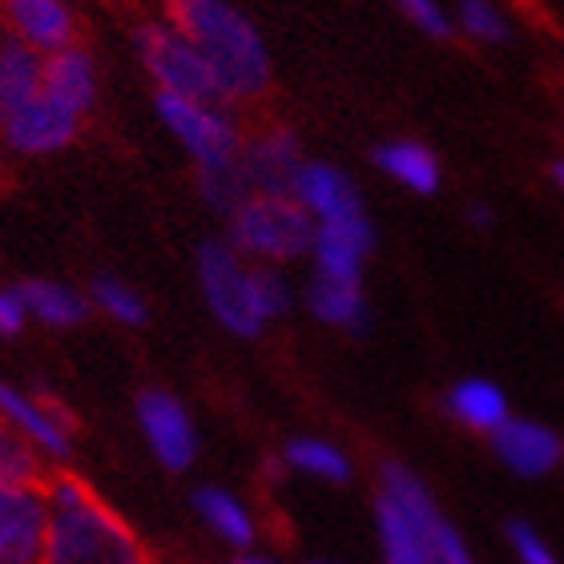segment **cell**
Wrapping results in <instances>:
<instances>
[{"mask_svg":"<svg viewBox=\"0 0 564 564\" xmlns=\"http://www.w3.org/2000/svg\"><path fill=\"white\" fill-rule=\"evenodd\" d=\"M235 564H271V561H254V556H242V561H235Z\"/></svg>","mask_w":564,"mask_h":564,"instance_id":"obj_36","label":"cell"},{"mask_svg":"<svg viewBox=\"0 0 564 564\" xmlns=\"http://www.w3.org/2000/svg\"><path fill=\"white\" fill-rule=\"evenodd\" d=\"M198 279H202V294H206V306L210 315L223 323L226 330H235L242 339H259L262 335V315L254 306V294H250V274L247 262L230 242H202L198 250Z\"/></svg>","mask_w":564,"mask_h":564,"instance_id":"obj_5","label":"cell"},{"mask_svg":"<svg viewBox=\"0 0 564 564\" xmlns=\"http://www.w3.org/2000/svg\"><path fill=\"white\" fill-rule=\"evenodd\" d=\"M247 274H250V294H254V306H259L262 323H271V318L291 311V291H286V282H282L279 271H271L267 262H254V267H247Z\"/></svg>","mask_w":564,"mask_h":564,"instance_id":"obj_28","label":"cell"},{"mask_svg":"<svg viewBox=\"0 0 564 564\" xmlns=\"http://www.w3.org/2000/svg\"><path fill=\"white\" fill-rule=\"evenodd\" d=\"M41 94L85 118L97 101V65L89 57V48L69 45L61 53H48L45 69H41Z\"/></svg>","mask_w":564,"mask_h":564,"instance_id":"obj_16","label":"cell"},{"mask_svg":"<svg viewBox=\"0 0 564 564\" xmlns=\"http://www.w3.org/2000/svg\"><path fill=\"white\" fill-rule=\"evenodd\" d=\"M444 408L452 420H459L471 432H496L508 420L505 391L488 383V379H464V383H456V388L447 391Z\"/></svg>","mask_w":564,"mask_h":564,"instance_id":"obj_21","label":"cell"},{"mask_svg":"<svg viewBox=\"0 0 564 564\" xmlns=\"http://www.w3.org/2000/svg\"><path fill=\"white\" fill-rule=\"evenodd\" d=\"M408 17H412V24H420L423 33L435 36V41H447L452 36V21L444 17V9L435 4V0H395Z\"/></svg>","mask_w":564,"mask_h":564,"instance_id":"obj_32","label":"cell"},{"mask_svg":"<svg viewBox=\"0 0 564 564\" xmlns=\"http://www.w3.org/2000/svg\"><path fill=\"white\" fill-rule=\"evenodd\" d=\"M158 118L198 158V165L230 162V158L242 153V130L218 106H206V101H194V97L158 94Z\"/></svg>","mask_w":564,"mask_h":564,"instance_id":"obj_7","label":"cell"},{"mask_svg":"<svg viewBox=\"0 0 564 564\" xmlns=\"http://www.w3.org/2000/svg\"><path fill=\"white\" fill-rule=\"evenodd\" d=\"M48 500L41 484H0V564H41Z\"/></svg>","mask_w":564,"mask_h":564,"instance_id":"obj_8","label":"cell"},{"mask_svg":"<svg viewBox=\"0 0 564 564\" xmlns=\"http://www.w3.org/2000/svg\"><path fill=\"white\" fill-rule=\"evenodd\" d=\"M138 423L145 440H150L153 456L162 459L170 471H186L198 456V432L194 420L170 391H141L138 395Z\"/></svg>","mask_w":564,"mask_h":564,"instance_id":"obj_11","label":"cell"},{"mask_svg":"<svg viewBox=\"0 0 564 564\" xmlns=\"http://www.w3.org/2000/svg\"><path fill=\"white\" fill-rule=\"evenodd\" d=\"M133 45H138V57H141V65H145V73L158 82V94L194 97V101H206V106H223L226 101L223 85H218V77H214V69H210V61L202 57L198 48L189 45L174 24H165V21L138 24Z\"/></svg>","mask_w":564,"mask_h":564,"instance_id":"obj_4","label":"cell"},{"mask_svg":"<svg viewBox=\"0 0 564 564\" xmlns=\"http://www.w3.org/2000/svg\"><path fill=\"white\" fill-rule=\"evenodd\" d=\"M376 247V230L367 223V214L359 218H343V223H318L315 226V271L330 274L343 282H364V262Z\"/></svg>","mask_w":564,"mask_h":564,"instance_id":"obj_13","label":"cell"},{"mask_svg":"<svg viewBox=\"0 0 564 564\" xmlns=\"http://www.w3.org/2000/svg\"><path fill=\"white\" fill-rule=\"evenodd\" d=\"M306 306L318 323H330V327H343L351 335H364L371 327V315H367V299H364V282H343L330 279V274H311L306 282Z\"/></svg>","mask_w":564,"mask_h":564,"instance_id":"obj_17","label":"cell"},{"mask_svg":"<svg viewBox=\"0 0 564 564\" xmlns=\"http://www.w3.org/2000/svg\"><path fill=\"white\" fill-rule=\"evenodd\" d=\"M376 520H379V541H383V556H388V564H432V553H427V532H432L435 520L415 524V520L408 517V512H403L388 492L379 496Z\"/></svg>","mask_w":564,"mask_h":564,"instance_id":"obj_20","label":"cell"},{"mask_svg":"<svg viewBox=\"0 0 564 564\" xmlns=\"http://www.w3.org/2000/svg\"><path fill=\"white\" fill-rule=\"evenodd\" d=\"M286 464L330 484L351 480V459L343 456L339 447H330L327 440H294V444L286 447Z\"/></svg>","mask_w":564,"mask_h":564,"instance_id":"obj_27","label":"cell"},{"mask_svg":"<svg viewBox=\"0 0 564 564\" xmlns=\"http://www.w3.org/2000/svg\"><path fill=\"white\" fill-rule=\"evenodd\" d=\"M198 189H202V198H206V206H214V210L226 214V218H230L238 206H247V202L254 198V186H250V177L238 158L218 162V165H198Z\"/></svg>","mask_w":564,"mask_h":564,"instance_id":"obj_24","label":"cell"},{"mask_svg":"<svg viewBox=\"0 0 564 564\" xmlns=\"http://www.w3.org/2000/svg\"><path fill=\"white\" fill-rule=\"evenodd\" d=\"M48 529L41 564H153L138 532L73 471H48Z\"/></svg>","mask_w":564,"mask_h":564,"instance_id":"obj_1","label":"cell"},{"mask_svg":"<svg viewBox=\"0 0 564 564\" xmlns=\"http://www.w3.org/2000/svg\"><path fill=\"white\" fill-rule=\"evenodd\" d=\"M89 306H97L101 315H109L121 327H141L145 323V299L133 291L130 282H121L118 274H97L89 282Z\"/></svg>","mask_w":564,"mask_h":564,"instance_id":"obj_25","label":"cell"},{"mask_svg":"<svg viewBox=\"0 0 564 564\" xmlns=\"http://www.w3.org/2000/svg\"><path fill=\"white\" fill-rule=\"evenodd\" d=\"M41 69L45 57L0 29V126L41 94Z\"/></svg>","mask_w":564,"mask_h":564,"instance_id":"obj_18","label":"cell"},{"mask_svg":"<svg viewBox=\"0 0 564 564\" xmlns=\"http://www.w3.org/2000/svg\"><path fill=\"white\" fill-rule=\"evenodd\" d=\"M492 447L517 476H544L564 456L561 435L553 427H541V423L532 420H512V415L492 432Z\"/></svg>","mask_w":564,"mask_h":564,"instance_id":"obj_15","label":"cell"},{"mask_svg":"<svg viewBox=\"0 0 564 564\" xmlns=\"http://www.w3.org/2000/svg\"><path fill=\"white\" fill-rule=\"evenodd\" d=\"M194 508H198V517L210 524L223 541H230L235 549H247L254 541V520L242 505H238L235 496L223 492V488H198L194 492Z\"/></svg>","mask_w":564,"mask_h":564,"instance_id":"obj_23","label":"cell"},{"mask_svg":"<svg viewBox=\"0 0 564 564\" xmlns=\"http://www.w3.org/2000/svg\"><path fill=\"white\" fill-rule=\"evenodd\" d=\"M82 121L85 118H77L73 109L57 106L53 97L36 94L33 101H24V106L0 126V141H4L12 153L45 158V153H61L65 145H73L77 133H82Z\"/></svg>","mask_w":564,"mask_h":564,"instance_id":"obj_10","label":"cell"},{"mask_svg":"<svg viewBox=\"0 0 564 564\" xmlns=\"http://www.w3.org/2000/svg\"><path fill=\"white\" fill-rule=\"evenodd\" d=\"M427 553H432V564H471L468 553H464V544H459L456 529H452L444 517L435 520L432 532H427Z\"/></svg>","mask_w":564,"mask_h":564,"instance_id":"obj_31","label":"cell"},{"mask_svg":"<svg viewBox=\"0 0 564 564\" xmlns=\"http://www.w3.org/2000/svg\"><path fill=\"white\" fill-rule=\"evenodd\" d=\"M24 327H29V306L17 286H4L0 291V339H17Z\"/></svg>","mask_w":564,"mask_h":564,"instance_id":"obj_33","label":"cell"},{"mask_svg":"<svg viewBox=\"0 0 564 564\" xmlns=\"http://www.w3.org/2000/svg\"><path fill=\"white\" fill-rule=\"evenodd\" d=\"M238 162L247 170L250 186L262 198H294V182L303 170V145L286 126H262L259 133L242 138Z\"/></svg>","mask_w":564,"mask_h":564,"instance_id":"obj_9","label":"cell"},{"mask_svg":"<svg viewBox=\"0 0 564 564\" xmlns=\"http://www.w3.org/2000/svg\"><path fill=\"white\" fill-rule=\"evenodd\" d=\"M0 29L48 57L73 45L77 21L65 0H0Z\"/></svg>","mask_w":564,"mask_h":564,"instance_id":"obj_12","label":"cell"},{"mask_svg":"<svg viewBox=\"0 0 564 564\" xmlns=\"http://www.w3.org/2000/svg\"><path fill=\"white\" fill-rule=\"evenodd\" d=\"M508 541H512V549H517L520 564H556L553 549L541 541V532H532L524 520H512L508 524Z\"/></svg>","mask_w":564,"mask_h":564,"instance_id":"obj_30","label":"cell"},{"mask_svg":"<svg viewBox=\"0 0 564 564\" xmlns=\"http://www.w3.org/2000/svg\"><path fill=\"white\" fill-rule=\"evenodd\" d=\"M376 165L400 186L415 194H435L440 189V158L420 141H388L376 150Z\"/></svg>","mask_w":564,"mask_h":564,"instance_id":"obj_22","label":"cell"},{"mask_svg":"<svg viewBox=\"0 0 564 564\" xmlns=\"http://www.w3.org/2000/svg\"><path fill=\"white\" fill-rule=\"evenodd\" d=\"M0 174H4V165H0Z\"/></svg>","mask_w":564,"mask_h":564,"instance_id":"obj_37","label":"cell"},{"mask_svg":"<svg viewBox=\"0 0 564 564\" xmlns=\"http://www.w3.org/2000/svg\"><path fill=\"white\" fill-rule=\"evenodd\" d=\"M459 24H464V33H471L476 41H488V45L508 41L505 17L488 0H459Z\"/></svg>","mask_w":564,"mask_h":564,"instance_id":"obj_29","label":"cell"},{"mask_svg":"<svg viewBox=\"0 0 564 564\" xmlns=\"http://www.w3.org/2000/svg\"><path fill=\"white\" fill-rule=\"evenodd\" d=\"M468 218H471V226H480V230H488V226H492V214L484 210V206H471Z\"/></svg>","mask_w":564,"mask_h":564,"instance_id":"obj_34","label":"cell"},{"mask_svg":"<svg viewBox=\"0 0 564 564\" xmlns=\"http://www.w3.org/2000/svg\"><path fill=\"white\" fill-rule=\"evenodd\" d=\"M553 182L564 189V162H556V165H553Z\"/></svg>","mask_w":564,"mask_h":564,"instance_id":"obj_35","label":"cell"},{"mask_svg":"<svg viewBox=\"0 0 564 564\" xmlns=\"http://www.w3.org/2000/svg\"><path fill=\"white\" fill-rule=\"evenodd\" d=\"M0 420L9 423L21 440H29L41 456L69 459L73 435H77V415L45 383H33L29 391H21L0 379Z\"/></svg>","mask_w":564,"mask_h":564,"instance_id":"obj_6","label":"cell"},{"mask_svg":"<svg viewBox=\"0 0 564 564\" xmlns=\"http://www.w3.org/2000/svg\"><path fill=\"white\" fill-rule=\"evenodd\" d=\"M45 456L0 420V484H41L45 488Z\"/></svg>","mask_w":564,"mask_h":564,"instance_id":"obj_26","label":"cell"},{"mask_svg":"<svg viewBox=\"0 0 564 564\" xmlns=\"http://www.w3.org/2000/svg\"><path fill=\"white\" fill-rule=\"evenodd\" d=\"M170 24L210 61L226 101H254L271 89V57L254 24L230 0H162Z\"/></svg>","mask_w":564,"mask_h":564,"instance_id":"obj_2","label":"cell"},{"mask_svg":"<svg viewBox=\"0 0 564 564\" xmlns=\"http://www.w3.org/2000/svg\"><path fill=\"white\" fill-rule=\"evenodd\" d=\"M294 202L318 223H343V218L364 214V198L355 182L327 162H303L299 182H294Z\"/></svg>","mask_w":564,"mask_h":564,"instance_id":"obj_14","label":"cell"},{"mask_svg":"<svg viewBox=\"0 0 564 564\" xmlns=\"http://www.w3.org/2000/svg\"><path fill=\"white\" fill-rule=\"evenodd\" d=\"M230 247L242 259L259 262H282L299 259L315 247V218L294 198H254L230 214Z\"/></svg>","mask_w":564,"mask_h":564,"instance_id":"obj_3","label":"cell"},{"mask_svg":"<svg viewBox=\"0 0 564 564\" xmlns=\"http://www.w3.org/2000/svg\"><path fill=\"white\" fill-rule=\"evenodd\" d=\"M17 291H21L24 306H29V318L36 323H45L53 330H69V327H82L85 318H89V294L73 291L65 282H53V279H24L17 282Z\"/></svg>","mask_w":564,"mask_h":564,"instance_id":"obj_19","label":"cell"}]
</instances>
